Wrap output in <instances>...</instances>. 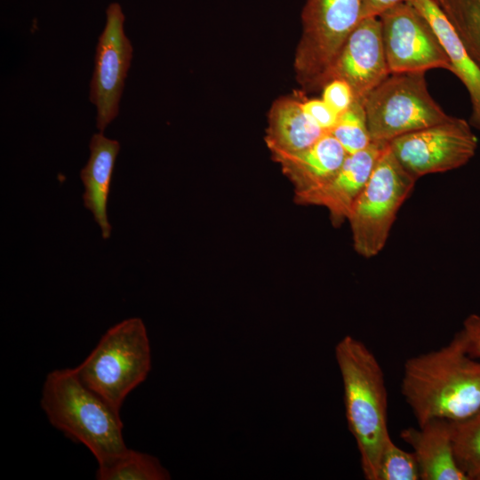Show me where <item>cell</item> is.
Here are the masks:
<instances>
[{
	"label": "cell",
	"mask_w": 480,
	"mask_h": 480,
	"mask_svg": "<svg viewBox=\"0 0 480 480\" xmlns=\"http://www.w3.org/2000/svg\"><path fill=\"white\" fill-rule=\"evenodd\" d=\"M401 392L418 426L466 419L480 410V359L468 355L457 332L445 346L406 360Z\"/></svg>",
	"instance_id": "obj_1"
},
{
	"label": "cell",
	"mask_w": 480,
	"mask_h": 480,
	"mask_svg": "<svg viewBox=\"0 0 480 480\" xmlns=\"http://www.w3.org/2000/svg\"><path fill=\"white\" fill-rule=\"evenodd\" d=\"M340 372L345 414L356 440L366 480H378L380 453L390 437L384 372L366 345L347 335L335 346Z\"/></svg>",
	"instance_id": "obj_2"
},
{
	"label": "cell",
	"mask_w": 480,
	"mask_h": 480,
	"mask_svg": "<svg viewBox=\"0 0 480 480\" xmlns=\"http://www.w3.org/2000/svg\"><path fill=\"white\" fill-rule=\"evenodd\" d=\"M40 404L50 423L89 449L98 466L127 449L119 412L84 385L74 369L47 374Z\"/></svg>",
	"instance_id": "obj_3"
},
{
	"label": "cell",
	"mask_w": 480,
	"mask_h": 480,
	"mask_svg": "<svg viewBox=\"0 0 480 480\" xmlns=\"http://www.w3.org/2000/svg\"><path fill=\"white\" fill-rule=\"evenodd\" d=\"M151 369L149 339L143 321L132 317L110 327L74 370L89 389L116 412Z\"/></svg>",
	"instance_id": "obj_4"
},
{
	"label": "cell",
	"mask_w": 480,
	"mask_h": 480,
	"mask_svg": "<svg viewBox=\"0 0 480 480\" xmlns=\"http://www.w3.org/2000/svg\"><path fill=\"white\" fill-rule=\"evenodd\" d=\"M364 107L371 140L380 144L452 117L431 97L425 72L391 73L367 95Z\"/></svg>",
	"instance_id": "obj_5"
},
{
	"label": "cell",
	"mask_w": 480,
	"mask_h": 480,
	"mask_svg": "<svg viewBox=\"0 0 480 480\" xmlns=\"http://www.w3.org/2000/svg\"><path fill=\"white\" fill-rule=\"evenodd\" d=\"M416 180L388 144L348 218L353 246L359 255L372 258L384 248L396 214Z\"/></svg>",
	"instance_id": "obj_6"
},
{
	"label": "cell",
	"mask_w": 480,
	"mask_h": 480,
	"mask_svg": "<svg viewBox=\"0 0 480 480\" xmlns=\"http://www.w3.org/2000/svg\"><path fill=\"white\" fill-rule=\"evenodd\" d=\"M362 0H307L297 54L302 81L324 86L340 52L361 20Z\"/></svg>",
	"instance_id": "obj_7"
},
{
	"label": "cell",
	"mask_w": 480,
	"mask_h": 480,
	"mask_svg": "<svg viewBox=\"0 0 480 480\" xmlns=\"http://www.w3.org/2000/svg\"><path fill=\"white\" fill-rule=\"evenodd\" d=\"M388 146L404 169L418 180L466 164L476 153L477 139L467 121L452 116L397 137Z\"/></svg>",
	"instance_id": "obj_8"
},
{
	"label": "cell",
	"mask_w": 480,
	"mask_h": 480,
	"mask_svg": "<svg viewBox=\"0 0 480 480\" xmlns=\"http://www.w3.org/2000/svg\"><path fill=\"white\" fill-rule=\"evenodd\" d=\"M388 67L391 73L452 70V63L428 20L408 1L379 17Z\"/></svg>",
	"instance_id": "obj_9"
},
{
	"label": "cell",
	"mask_w": 480,
	"mask_h": 480,
	"mask_svg": "<svg viewBox=\"0 0 480 480\" xmlns=\"http://www.w3.org/2000/svg\"><path fill=\"white\" fill-rule=\"evenodd\" d=\"M125 16L118 3L106 10V25L96 46L89 98L96 107L100 132L117 116L124 81L132 59V46L124 29Z\"/></svg>",
	"instance_id": "obj_10"
},
{
	"label": "cell",
	"mask_w": 480,
	"mask_h": 480,
	"mask_svg": "<svg viewBox=\"0 0 480 480\" xmlns=\"http://www.w3.org/2000/svg\"><path fill=\"white\" fill-rule=\"evenodd\" d=\"M390 75L379 18L360 20L348 37L328 75L347 82L355 100L364 104L367 95Z\"/></svg>",
	"instance_id": "obj_11"
},
{
	"label": "cell",
	"mask_w": 480,
	"mask_h": 480,
	"mask_svg": "<svg viewBox=\"0 0 480 480\" xmlns=\"http://www.w3.org/2000/svg\"><path fill=\"white\" fill-rule=\"evenodd\" d=\"M388 144L372 142L367 148L348 154L337 173L323 186L294 196L301 204L327 209L334 226L348 220L353 204L365 187L375 164Z\"/></svg>",
	"instance_id": "obj_12"
},
{
	"label": "cell",
	"mask_w": 480,
	"mask_h": 480,
	"mask_svg": "<svg viewBox=\"0 0 480 480\" xmlns=\"http://www.w3.org/2000/svg\"><path fill=\"white\" fill-rule=\"evenodd\" d=\"M414 453L421 480H468L453 451L451 421L433 419L400 433Z\"/></svg>",
	"instance_id": "obj_13"
},
{
	"label": "cell",
	"mask_w": 480,
	"mask_h": 480,
	"mask_svg": "<svg viewBox=\"0 0 480 480\" xmlns=\"http://www.w3.org/2000/svg\"><path fill=\"white\" fill-rule=\"evenodd\" d=\"M89 148L90 157L80 172L84 187V205L92 213L95 222L101 229L102 237L108 240L112 228L108 218L107 205L120 144L100 132L92 135Z\"/></svg>",
	"instance_id": "obj_14"
},
{
	"label": "cell",
	"mask_w": 480,
	"mask_h": 480,
	"mask_svg": "<svg viewBox=\"0 0 480 480\" xmlns=\"http://www.w3.org/2000/svg\"><path fill=\"white\" fill-rule=\"evenodd\" d=\"M347 155L340 143L327 132L306 149L276 159L292 182L297 196L328 182L337 173Z\"/></svg>",
	"instance_id": "obj_15"
},
{
	"label": "cell",
	"mask_w": 480,
	"mask_h": 480,
	"mask_svg": "<svg viewBox=\"0 0 480 480\" xmlns=\"http://www.w3.org/2000/svg\"><path fill=\"white\" fill-rule=\"evenodd\" d=\"M430 23L452 63V70L466 87L471 105L470 124L480 131V66L470 57L456 31L433 0H410Z\"/></svg>",
	"instance_id": "obj_16"
},
{
	"label": "cell",
	"mask_w": 480,
	"mask_h": 480,
	"mask_svg": "<svg viewBox=\"0 0 480 480\" xmlns=\"http://www.w3.org/2000/svg\"><path fill=\"white\" fill-rule=\"evenodd\" d=\"M325 133L306 114L302 102L283 100L271 112L267 142L278 157L306 149Z\"/></svg>",
	"instance_id": "obj_17"
},
{
	"label": "cell",
	"mask_w": 480,
	"mask_h": 480,
	"mask_svg": "<svg viewBox=\"0 0 480 480\" xmlns=\"http://www.w3.org/2000/svg\"><path fill=\"white\" fill-rule=\"evenodd\" d=\"M168 470L155 456L126 449L110 462L98 466L97 480H167Z\"/></svg>",
	"instance_id": "obj_18"
},
{
	"label": "cell",
	"mask_w": 480,
	"mask_h": 480,
	"mask_svg": "<svg viewBox=\"0 0 480 480\" xmlns=\"http://www.w3.org/2000/svg\"><path fill=\"white\" fill-rule=\"evenodd\" d=\"M480 66V0H433Z\"/></svg>",
	"instance_id": "obj_19"
},
{
	"label": "cell",
	"mask_w": 480,
	"mask_h": 480,
	"mask_svg": "<svg viewBox=\"0 0 480 480\" xmlns=\"http://www.w3.org/2000/svg\"><path fill=\"white\" fill-rule=\"evenodd\" d=\"M454 455L468 480H480V410L473 415L451 421Z\"/></svg>",
	"instance_id": "obj_20"
},
{
	"label": "cell",
	"mask_w": 480,
	"mask_h": 480,
	"mask_svg": "<svg viewBox=\"0 0 480 480\" xmlns=\"http://www.w3.org/2000/svg\"><path fill=\"white\" fill-rule=\"evenodd\" d=\"M343 147L347 154L367 148L371 143L364 104L355 100L351 107L340 114L329 132Z\"/></svg>",
	"instance_id": "obj_21"
},
{
	"label": "cell",
	"mask_w": 480,
	"mask_h": 480,
	"mask_svg": "<svg viewBox=\"0 0 480 480\" xmlns=\"http://www.w3.org/2000/svg\"><path fill=\"white\" fill-rule=\"evenodd\" d=\"M420 468L414 453L386 441L380 453L378 480H420Z\"/></svg>",
	"instance_id": "obj_22"
},
{
	"label": "cell",
	"mask_w": 480,
	"mask_h": 480,
	"mask_svg": "<svg viewBox=\"0 0 480 480\" xmlns=\"http://www.w3.org/2000/svg\"><path fill=\"white\" fill-rule=\"evenodd\" d=\"M322 100L339 116L355 101L350 85L341 79H332L324 86Z\"/></svg>",
	"instance_id": "obj_23"
},
{
	"label": "cell",
	"mask_w": 480,
	"mask_h": 480,
	"mask_svg": "<svg viewBox=\"0 0 480 480\" xmlns=\"http://www.w3.org/2000/svg\"><path fill=\"white\" fill-rule=\"evenodd\" d=\"M306 114L325 132H330L339 118L322 99H313L302 102Z\"/></svg>",
	"instance_id": "obj_24"
},
{
	"label": "cell",
	"mask_w": 480,
	"mask_h": 480,
	"mask_svg": "<svg viewBox=\"0 0 480 480\" xmlns=\"http://www.w3.org/2000/svg\"><path fill=\"white\" fill-rule=\"evenodd\" d=\"M469 356L480 359V315L470 314L459 332Z\"/></svg>",
	"instance_id": "obj_25"
},
{
	"label": "cell",
	"mask_w": 480,
	"mask_h": 480,
	"mask_svg": "<svg viewBox=\"0 0 480 480\" xmlns=\"http://www.w3.org/2000/svg\"><path fill=\"white\" fill-rule=\"evenodd\" d=\"M407 0H362L361 20L379 18L387 10Z\"/></svg>",
	"instance_id": "obj_26"
},
{
	"label": "cell",
	"mask_w": 480,
	"mask_h": 480,
	"mask_svg": "<svg viewBox=\"0 0 480 480\" xmlns=\"http://www.w3.org/2000/svg\"><path fill=\"white\" fill-rule=\"evenodd\" d=\"M407 1H410V0H407Z\"/></svg>",
	"instance_id": "obj_27"
}]
</instances>
